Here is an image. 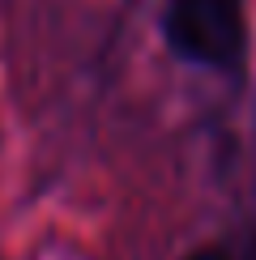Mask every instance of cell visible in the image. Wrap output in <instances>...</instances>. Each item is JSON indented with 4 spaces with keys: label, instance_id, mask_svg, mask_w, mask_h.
I'll return each mask as SVG.
<instances>
[{
    "label": "cell",
    "instance_id": "6da1fadb",
    "mask_svg": "<svg viewBox=\"0 0 256 260\" xmlns=\"http://www.w3.org/2000/svg\"><path fill=\"white\" fill-rule=\"evenodd\" d=\"M163 30L175 56L205 69L235 64L248 43L243 0H171Z\"/></svg>",
    "mask_w": 256,
    "mask_h": 260
},
{
    "label": "cell",
    "instance_id": "7a4b0ae2",
    "mask_svg": "<svg viewBox=\"0 0 256 260\" xmlns=\"http://www.w3.org/2000/svg\"><path fill=\"white\" fill-rule=\"evenodd\" d=\"M188 260H227V252H218V247H205V252H192Z\"/></svg>",
    "mask_w": 256,
    "mask_h": 260
},
{
    "label": "cell",
    "instance_id": "3957f363",
    "mask_svg": "<svg viewBox=\"0 0 256 260\" xmlns=\"http://www.w3.org/2000/svg\"><path fill=\"white\" fill-rule=\"evenodd\" d=\"M248 260H256V235H252V252H248Z\"/></svg>",
    "mask_w": 256,
    "mask_h": 260
}]
</instances>
